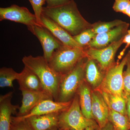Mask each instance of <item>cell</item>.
<instances>
[{"mask_svg":"<svg viewBox=\"0 0 130 130\" xmlns=\"http://www.w3.org/2000/svg\"><path fill=\"white\" fill-rule=\"evenodd\" d=\"M42 14L56 22L72 36L92 26V24L81 15L74 0L56 7H43Z\"/></svg>","mask_w":130,"mask_h":130,"instance_id":"cell-1","label":"cell"},{"mask_svg":"<svg viewBox=\"0 0 130 130\" xmlns=\"http://www.w3.org/2000/svg\"><path fill=\"white\" fill-rule=\"evenodd\" d=\"M22 61L24 67L38 77L44 90L50 94L54 100L57 101L59 85L62 76L51 68L43 56H25Z\"/></svg>","mask_w":130,"mask_h":130,"instance_id":"cell-2","label":"cell"},{"mask_svg":"<svg viewBox=\"0 0 130 130\" xmlns=\"http://www.w3.org/2000/svg\"><path fill=\"white\" fill-rule=\"evenodd\" d=\"M87 57L85 48L62 46L54 52L49 64L58 74H66Z\"/></svg>","mask_w":130,"mask_h":130,"instance_id":"cell-3","label":"cell"},{"mask_svg":"<svg viewBox=\"0 0 130 130\" xmlns=\"http://www.w3.org/2000/svg\"><path fill=\"white\" fill-rule=\"evenodd\" d=\"M89 127L101 129L94 120L86 118L82 113L77 94L69 107L59 114L58 128L63 130H84Z\"/></svg>","mask_w":130,"mask_h":130,"instance_id":"cell-4","label":"cell"},{"mask_svg":"<svg viewBox=\"0 0 130 130\" xmlns=\"http://www.w3.org/2000/svg\"><path fill=\"white\" fill-rule=\"evenodd\" d=\"M87 59V57L84 58L73 69L61 76L57 101H71L77 94L79 86L85 81V68Z\"/></svg>","mask_w":130,"mask_h":130,"instance_id":"cell-5","label":"cell"},{"mask_svg":"<svg viewBox=\"0 0 130 130\" xmlns=\"http://www.w3.org/2000/svg\"><path fill=\"white\" fill-rule=\"evenodd\" d=\"M127 55L121 62L115 63L106 71L100 88L97 90L115 94L124 95L123 93V69L127 62Z\"/></svg>","mask_w":130,"mask_h":130,"instance_id":"cell-6","label":"cell"},{"mask_svg":"<svg viewBox=\"0 0 130 130\" xmlns=\"http://www.w3.org/2000/svg\"><path fill=\"white\" fill-rule=\"evenodd\" d=\"M123 38L112 43L104 48H85L86 56L96 61L102 70L106 71L115 64V55L119 48L123 44Z\"/></svg>","mask_w":130,"mask_h":130,"instance_id":"cell-7","label":"cell"},{"mask_svg":"<svg viewBox=\"0 0 130 130\" xmlns=\"http://www.w3.org/2000/svg\"><path fill=\"white\" fill-rule=\"evenodd\" d=\"M5 20L23 24L27 27L35 25L42 26L38 23L35 14L31 13L27 8L16 5L0 8V21Z\"/></svg>","mask_w":130,"mask_h":130,"instance_id":"cell-8","label":"cell"},{"mask_svg":"<svg viewBox=\"0 0 130 130\" xmlns=\"http://www.w3.org/2000/svg\"><path fill=\"white\" fill-rule=\"evenodd\" d=\"M27 28L39 40L43 50V57L48 63L54 52L63 46V44L43 26L35 25Z\"/></svg>","mask_w":130,"mask_h":130,"instance_id":"cell-9","label":"cell"},{"mask_svg":"<svg viewBox=\"0 0 130 130\" xmlns=\"http://www.w3.org/2000/svg\"><path fill=\"white\" fill-rule=\"evenodd\" d=\"M129 24L124 23L107 32L98 34L91 41L86 48L102 49L121 40L126 35Z\"/></svg>","mask_w":130,"mask_h":130,"instance_id":"cell-10","label":"cell"},{"mask_svg":"<svg viewBox=\"0 0 130 130\" xmlns=\"http://www.w3.org/2000/svg\"><path fill=\"white\" fill-rule=\"evenodd\" d=\"M22 104L20 107L18 117H23L28 115L39 103L44 100H53L50 94L45 90L41 91H22Z\"/></svg>","mask_w":130,"mask_h":130,"instance_id":"cell-11","label":"cell"},{"mask_svg":"<svg viewBox=\"0 0 130 130\" xmlns=\"http://www.w3.org/2000/svg\"><path fill=\"white\" fill-rule=\"evenodd\" d=\"M91 96V111L93 119L101 129L109 121V107L100 91L92 90Z\"/></svg>","mask_w":130,"mask_h":130,"instance_id":"cell-12","label":"cell"},{"mask_svg":"<svg viewBox=\"0 0 130 130\" xmlns=\"http://www.w3.org/2000/svg\"><path fill=\"white\" fill-rule=\"evenodd\" d=\"M41 23L42 26L49 31L64 46L81 47L70 33L56 22L42 14L41 17Z\"/></svg>","mask_w":130,"mask_h":130,"instance_id":"cell-13","label":"cell"},{"mask_svg":"<svg viewBox=\"0 0 130 130\" xmlns=\"http://www.w3.org/2000/svg\"><path fill=\"white\" fill-rule=\"evenodd\" d=\"M72 101L68 102H63L56 101L50 99L44 100L36 106L26 116L15 117L19 119H25L31 116H39L54 113H60L69 107Z\"/></svg>","mask_w":130,"mask_h":130,"instance_id":"cell-14","label":"cell"},{"mask_svg":"<svg viewBox=\"0 0 130 130\" xmlns=\"http://www.w3.org/2000/svg\"><path fill=\"white\" fill-rule=\"evenodd\" d=\"M13 92H9L0 97V130H10L12 114L16 113L20 107L12 104Z\"/></svg>","mask_w":130,"mask_h":130,"instance_id":"cell-15","label":"cell"},{"mask_svg":"<svg viewBox=\"0 0 130 130\" xmlns=\"http://www.w3.org/2000/svg\"><path fill=\"white\" fill-rule=\"evenodd\" d=\"M106 72L102 70L96 61L88 58L85 68V81L92 90L100 88Z\"/></svg>","mask_w":130,"mask_h":130,"instance_id":"cell-16","label":"cell"},{"mask_svg":"<svg viewBox=\"0 0 130 130\" xmlns=\"http://www.w3.org/2000/svg\"><path fill=\"white\" fill-rule=\"evenodd\" d=\"M60 113L31 116L25 119L34 130H51L58 128Z\"/></svg>","mask_w":130,"mask_h":130,"instance_id":"cell-17","label":"cell"},{"mask_svg":"<svg viewBox=\"0 0 130 130\" xmlns=\"http://www.w3.org/2000/svg\"><path fill=\"white\" fill-rule=\"evenodd\" d=\"M17 81L19 85L20 90L21 91L44 90L38 77L25 67L24 68L21 72L19 73Z\"/></svg>","mask_w":130,"mask_h":130,"instance_id":"cell-18","label":"cell"},{"mask_svg":"<svg viewBox=\"0 0 130 130\" xmlns=\"http://www.w3.org/2000/svg\"><path fill=\"white\" fill-rule=\"evenodd\" d=\"M91 91L90 87L84 81L79 86L77 94L79 97V105L82 113L86 118L94 120L91 111Z\"/></svg>","mask_w":130,"mask_h":130,"instance_id":"cell-19","label":"cell"},{"mask_svg":"<svg viewBox=\"0 0 130 130\" xmlns=\"http://www.w3.org/2000/svg\"><path fill=\"white\" fill-rule=\"evenodd\" d=\"M99 91L101 93L109 109L128 116L126 110V100L124 95L115 94Z\"/></svg>","mask_w":130,"mask_h":130,"instance_id":"cell-20","label":"cell"},{"mask_svg":"<svg viewBox=\"0 0 130 130\" xmlns=\"http://www.w3.org/2000/svg\"><path fill=\"white\" fill-rule=\"evenodd\" d=\"M108 121L113 126L115 130H130L128 116L109 109Z\"/></svg>","mask_w":130,"mask_h":130,"instance_id":"cell-21","label":"cell"},{"mask_svg":"<svg viewBox=\"0 0 130 130\" xmlns=\"http://www.w3.org/2000/svg\"><path fill=\"white\" fill-rule=\"evenodd\" d=\"M19 73L11 68L2 67L0 69V87H13L14 80L18 78Z\"/></svg>","mask_w":130,"mask_h":130,"instance_id":"cell-22","label":"cell"},{"mask_svg":"<svg viewBox=\"0 0 130 130\" xmlns=\"http://www.w3.org/2000/svg\"><path fill=\"white\" fill-rule=\"evenodd\" d=\"M124 23V21L120 20H115L109 22L99 21L92 24L91 28L96 35L109 31Z\"/></svg>","mask_w":130,"mask_h":130,"instance_id":"cell-23","label":"cell"},{"mask_svg":"<svg viewBox=\"0 0 130 130\" xmlns=\"http://www.w3.org/2000/svg\"><path fill=\"white\" fill-rule=\"evenodd\" d=\"M92 28L86 29L78 35L73 36L74 40L81 47L85 48L96 36Z\"/></svg>","mask_w":130,"mask_h":130,"instance_id":"cell-24","label":"cell"},{"mask_svg":"<svg viewBox=\"0 0 130 130\" xmlns=\"http://www.w3.org/2000/svg\"><path fill=\"white\" fill-rule=\"evenodd\" d=\"M126 70L123 72V93L124 96H130V51L127 54Z\"/></svg>","mask_w":130,"mask_h":130,"instance_id":"cell-25","label":"cell"},{"mask_svg":"<svg viewBox=\"0 0 130 130\" xmlns=\"http://www.w3.org/2000/svg\"><path fill=\"white\" fill-rule=\"evenodd\" d=\"M10 130H34L25 119H19L12 116Z\"/></svg>","mask_w":130,"mask_h":130,"instance_id":"cell-26","label":"cell"},{"mask_svg":"<svg viewBox=\"0 0 130 130\" xmlns=\"http://www.w3.org/2000/svg\"><path fill=\"white\" fill-rule=\"evenodd\" d=\"M32 6L38 23L42 26L41 23V17L42 14L43 6L45 3V0H29Z\"/></svg>","mask_w":130,"mask_h":130,"instance_id":"cell-27","label":"cell"},{"mask_svg":"<svg viewBox=\"0 0 130 130\" xmlns=\"http://www.w3.org/2000/svg\"><path fill=\"white\" fill-rule=\"evenodd\" d=\"M130 3V0H115L113 9L115 11L123 13Z\"/></svg>","mask_w":130,"mask_h":130,"instance_id":"cell-28","label":"cell"},{"mask_svg":"<svg viewBox=\"0 0 130 130\" xmlns=\"http://www.w3.org/2000/svg\"><path fill=\"white\" fill-rule=\"evenodd\" d=\"M47 7H54L61 6L70 2L71 0H45Z\"/></svg>","mask_w":130,"mask_h":130,"instance_id":"cell-29","label":"cell"},{"mask_svg":"<svg viewBox=\"0 0 130 130\" xmlns=\"http://www.w3.org/2000/svg\"><path fill=\"white\" fill-rule=\"evenodd\" d=\"M123 43L126 44V45L121 51L120 55H123L126 49L130 46V30H128L126 35L123 37Z\"/></svg>","mask_w":130,"mask_h":130,"instance_id":"cell-30","label":"cell"},{"mask_svg":"<svg viewBox=\"0 0 130 130\" xmlns=\"http://www.w3.org/2000/svg\"><path fill=\"white\" fill-rule=\"evenodd\" d=\"M125 96L126 100V107L127 115L129 118H130V96Z\"/></svg>","mask_w":130,"mask_h":130,"instance_id":"cell-31","label":"cell"},{"mask_svg":"<svg viewBox=\"0 0 130 130\" xmlns=\"http://www.w3.org/2000/svg\"><path fill=\"white\" fill-rule=\"evenodd\" d=\"M100 130H115L113 126L109 121L107 123L103 128H101Z\"/></svg>","mask_w":130,"mask_h":130,"instance_id":"cell-32","label":"cell"},{"mask_svg":"<svg viewBox=\"0 0 130 130\" xmlns=\"http://www.w3.org/2000/svg\"><path fill=\"white\" fill-rule=\"evenodd\" d=\"M123 13L127 15L130 18V3L128 7H126L125 11L123 12Z\"/></svg>","mask_w":130,"mask_h":130,"instance_id":"cell-33","label":"cell"},{"mask_svg":"<svg viewBox=\"0 0 130 130\" xmlns=\"http://www.w3.org/2000/svg\"><path fill=\"white\" fill-rule=\"evenodd\" d=\"M84 130H97L95 128L93 127H89L86 128Z\"/></svg>","mask_w":130,"mask_h":130,"instance_id":"cell-34","label":"cell"},{"mask_svg":"<svg viewBox=\"0 0 130 130\" xmlns=\"http://www.w3.org/2000/svg\"><path fill=\"white\" fill-rule=\"evenodd\" d=\"M51 130H63L62 129H59V128H55V129H53Z\"/></svg>","mask_w":130,"mask_h":130,"instance_id":"cell-35","label":"cell"},{"mask_svg":"<svg viewBox=\"0 0 130 130\" xmlns=\"http://www.w3.org/2000/svg\"><path fill=\"white\" fill-rule=\"evenodd\" d=\"M76 130L74 129H70V130Z\"/></svg>","mask_w":130,"mask_h":130,"instance_id":"cell-36","label":"cell"},{"mask_svg":"<svg viewBox=\"0 0 130 130\" xmlns=\"http://www.w3.org/2000/svg\"><path fill=\"white\" fill-rule=\"evenodd\" d=\"M129 121H130V118H129Z\"/></svg>","mask_w":130,"mask_h":130,"instance_id":"cell-37","label":"cell"}]
</instances>
